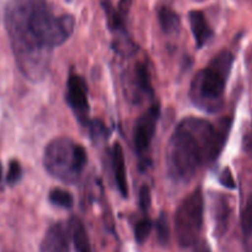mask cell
Segmentation results:
<instances>
[{"label":"cell","instance_id":"ac0fdd59","mask_svg":"<svg viewBox=\"0 0 252 252\" xmlns=\"http://www.w3.org/2000/svg\"><path fill=\"white\" fill-rule=\"evenodd\" d=\"M157 234L158 240L161 245H167L170 243V225L167 221L166 216L164 213L160 214V217L157 220Z\"/></svg>","mask_w":252,"mask_h":252},{"label":"cell","instance_id":"603a6c76","mask_svg":"<svg viewBox=\"0 0 252 252\" xmlns=\"http://www.w3.org/2000/svg\"><path fill=\"white\" fill-rule=\"evenodd\" d=\"M219 182H220L223 186L228 187V189H236V184H235V180H234L233 174L229 169H224L221 171V174L219 175Z\"/></svg>","mask_w":252,"mask_h":252},{"label":"cell","instance_id":"30bf717a","mask_svg":"<svg viewBox=\"0 0 252 252\" xmlns=\"http://www.w3.org/2000/svg\"><path fill=\"white\" fill-rule=\"evenodd\" d=\"M102 6L105 9L106 16H107V25L111 31L113 32H123L126 30V19L129 14L130 6H132V0H120L117 7L111 4L110 0L102 1Z\"/></svg>","mask_w":252,"mask_h":252},{"label":"cell","instance_id":"7c38bea8","mask_svg":"<svg viewBox=\"0 0 252 252\" xmlns=\"http://www.w3.org/2000/svg\"><path fill=\"white\" fill-rule=\"evenodd\" d=\"M112 170L117 189L122 197H128L127 171H126L125 153L120 143H115L112 148Z\"/></svg>","mask_w":252,"mask_h":252},{"label":"cell","instance_id":"4fadbf2b","mask_svg":"<svg viewBox=\"0 0 252 252\" xmlns=\"http://www.w3.org/2000/svg\"><path fill=\"white\" fill-rule=\"evenodd\" d=\"M68 225L76 252H93L90 239H89L88 231H86L83 221L79 218H71Z\"/></svg>","mask_w":252,"mask_h":252},{"label":"cell","instance_id":"8992f818","mask_svg":"<svg viewBox=\"0 0 252 252\" xmlns=\"http://www.w3.org/2000/svg\"><path fill=\"white\" fill-rule=\"evenodd\" d=\"M66 103L74 115L76 116V120L83 126L88 127L90 123V105H89V89L88 84L84 80L83 76L78 74H70L66 83Z\"/></svg>","mask_w":252,"mask_h":252},{"label":"cell","instance_id":"5bb4252c","mask_svg":"<svg viewBox=\"0 0 252 252\" xmlns=\"http://www.w3.org/2000/svg\"><path fill=\"white\" fill-rule=\"evenodd\" d=\"M216 213H214V218H216L217 224V234L221 235L226 231L229 226V219H230L231 208L229 201L220 194L216 202Z\"/></svg>","mask_w":252,"mask_h":252},{"label":"cell","instance_id":"3957f363","mask_svg":"<svg viewBox=\"0 0 252 252\" xmlns=\"http://www.w3.org/2000/svg\"><path fill=\"white\" fill-rule=\"evenodd\" d=\"M233 63V53L221 51L212 59L208 66L201 69L194 75L189 88V98L194 106L209 113L220 110Z\"/></svg>","mask_w":252,"mask_h":252},{"label":"cell","instance_id":"d6986e66","mask_svg":"<svg viewBox=\"0 0 252 252\" xmlns=\"http://www.w3.org/2000/svg\"><path fill=\"white\" fill-rule=\"evenodd\" d=\"M241 228L246 236H252V194L248 198L241 216Z\"/></svg>","mask_w":252,"mask_h":252},{"label":"cell","instance_id":"5b68a950","mask_svg":"<svg viewBox=\"0 0 252 252\" xmlns=\"http://www.w3.org/2000/svg\"><path fill=\"white\" fill-rule=\"evenodd\" d=\"M203 214V192L201 189H196L182 199L175 212V234L181 248H191L199 241Z\"/></svg>","mask_w":252,"mask_h":252},{"label":"cell","instance_id":"6da1fadb","mask_svg":"<svg viewBox=\"0 0 252 252\" xmlns=\"http://www.w3.org/2000/svg\"><path fill=\"white\" fill-rule=\"evenodd\" d=\"M4 22L17 68L33 83L46 78L52 52L75 29L74 16L56 15L47 0H9Z\"/></svg>","mask_w":252,"mask_h":252},{"label":"cell","instance_id":"2e32d148","mask_svg":"<svg viewBox=\"0 0 252 252\" xmlns=\"http://www.w3.org/2000/svg\"><path fill=\"white\" fill-rule=\"evenodd\" d=\"M49 201L52 204L64 209H70L74 204V198L71 193L62 189H54L49 192Z\"/></svg>","mask_w":252,"mask_h":252},{"label":"cell","instance_id":"52a82bcc","mask_svg":"<svg viewBox=\"0 0 252 252\" xmlns=\"http://www.w3.org/2000/svg\"><path fill=\"white\" fill-rule=\"evenodd\" d=\"M160 117V106L154 103L152 107L148 108L135 123L134 132H133V140H134V148L139 159H145L152 145L153 138H154L155 130H157L158 121Z\"/></svg>","mask_w":252,"mask_h":252},{"label":"cell","instance_id":"cb8c5ba5","mask_svg":"<svg viewBox=\"0 0 252 252\" xmlns=\"http://www.w3.org/2000/svg\"><path fill=\"white\" fill-rule=\"evenodd\" d=\"M243 149L249 157L252 158V127L246 130L243 138Z\"/></svg>","mask_w":252,"mask_h":252},{"label":"cell","instance_id":"7a4b0ae2","mask_svg":"<svg viewBox=\"0 0 252 252\" xmlns=\"http://www.w3.org/2000/svg\"><path fill=\"white\" fill-rule=\"evenodd\" d=\"M230 129V121L220 128L203 118L187 117L177 125L166 148V172L175 182H189L201 167L219 157Z\"/></svg>","mask_w":252,"mask_h":252},{"label":"cell","instance_id":"484cf974","mask_svg":"<svg viewBox=\"0 0 252 252\" xmlns=\"http://www.w3.org/2000/svg\"><path fill=\"white\" fill-rule=\"evenodd\" d=\"M1 177H2V166H1V162H0V181H1Z\"/></svg>","mask_w":252,"mask_h":252},{"label":"cell","instance_id":"277c9868","mask_svg":"<svg viewBox=\"0 0 252 252\" xmlns=\"http://www.w3.org/2000/svg\"><path fill=\"white\" fill-rule=\"evenodd\" d=\"M88 164L85 148L68 137H59L47 144L43 154L46 171L64 184H76Z\"/></svg>","mask_w":252,"mask_h":252},{"label":"cell","instance_id":"ba28073f","mask_svg":"<svg viewBox=\"0 0 252 252\" xmlns=\"http://www.w3.org/2000/svg\"><path fill=\"white\" fill-rule=\"evenodd\" d=\"M126 95L133 103H139L143 98L153 96L152 76L145 63H137L126 76Z\"/></svg>","mask_w":252,"mask_h":252},{"label":"cell","instance_id":"7402d4cb","mask_svg":"<svg viewBox=\"0 0 252 252\" xmlns=\"http://www.w3.org/2000/svg\"><path fill=\"white\" fill-rule=\"evenodd\" d=\"M152 204V193H150L149 186L144 185L139 191V208L140 211L148 213Z\"/></svg>","mask_w":252,"mask_h":252},{"label":"cell","instance_id":"44dd1931","mask_svg":"<svg viewBox=\"0 0 252 252\" xmlns=\"http://www.w3.org/2000/svg\"><path fill=\"white\" fill-rule=\"evenodd\" d=\"M22 177V167L17 160H11L9 164V170L6 175V182L11 186L16 185Z\"/></svg>","mask_w":252,"mask_h":252},{"label":"cell","instance_id":"8fae6325","mask_svg":"<svg viewBox=\"0 0 252 252\" xmlns=\"http://www.w3.org/2000/svg\"><path fill=\"white\" fill-rule=\"evenodd\" d=\"M189 26H191V31L193 33L197 47L202 48V47L206 46L212 39V37L214 34L213 30L209 26L208 21H207L206 16H204V14L202 11L193 10V11L189 12Z\"/></svg>","mask_w":252,"mask_h":252},{"label":"cell","instance_id":"e0dca14e","mask_svg":"<svg viewBox=\"0 0 252 252\" xmlns=\"http://www.w3.org/2000/svg\"><path fill=\"white\" fill-rule=\"evenodd\" d=\"M153 229V221L150 220L148 217L145 218L140 219L137 224H135L134 228V236H135V241L138 244H144L147 241V239L149 238L150 233H152Z\"/></svg>","mask_w":252,"mask_h":252},{"label":"cell","instance_id":"9a60e30c","mask_svg":"<svg viewBox=\"0 0 252 252\" xmlns=\"http://www.w3.org/2000/svg\"><path fill=\"white\" fill-rule=\"evenodd\" d=\"M160 26L165 33H176L181 26V20L177 12H175L171 7L162 6L158 12Z\"/></svg>","mask_w":252,"mask_h":252},{"label":"cell","instance_id":"4316f807","mask_svg":"<svg viewBox=\"0 0 252 252\" xmlns=\"http://www.w3.org/2000/svg\"><path fill=\"white\" fill-rule=\"evenodd\" d=\"M66 1H71V0H66Z\"/></svg>","mask_w":252,"mask_h":252},{"label":"cell","instance_id":"9c48e42d","mask_svg":"<svg viewBox=\"0 0 252 252\" xmlns=\"http://www.w3.org/2000/svg\"><path fill=\"white\" fill-rule=\"evenodd\" d=\"M69 225L56 223L48 228L39 245V252H70Z\"/></svg>","mask_w":252,"mask_h":252},{"label":"cell","instance_id":"ffe728a7","mask_svg":"<svg viewBox=\"0 0 252 252\" xmlns=\"http://www.w3.org/2000/svg\"><path fill=\"white\" fill-rule=\"evenodd\" d=\"M86 128H89L91 138H93L94 140H97V142L101 139H106V138H108V135H110L107 127L98 120L90 121V123H89Z\"/></svg>","mask_w":252,"mask_h":252},{"label":"cell","instance_id":"d4e9b609","mask_svg":"<svg viewBox=\"0 0 252 252\" xmlns=\"http://www.w3.org/2000/svg\"><path fill=\"white\" fill-rule=\"evenodd\" d=\"M193 252H212L211 249H209L208 244L206 243L204 240H199L198 243L194 245Z\"/></svg>","mask_w":252,"mask_h":252}]
</instances>
